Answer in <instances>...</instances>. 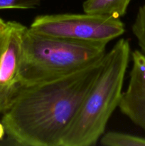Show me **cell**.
Instances as JSON below:
<instances>
[{
    "mask_svg": "<svg viewBox=\"0 0 145 146\" xmlns=\"http://www.w3.org/2000/svg\"><path fill=\"white\" fill-rule=\"evenodd\" d=\"M132 0H86L83 12L121 19L125 17Z\"/></svg>",
    "mask_w": 145,
    "mask_h": 146,
    "instance_id": "7",
    "label": "cell"
},
{
    "mask_svg": "<svg viewBox=\"0 0 145 146\" xmlns=\"http://www.w3.org/2000/svg\"><path fill=\"white\" fill-rule=\"evenodd\" d=\"M45 0H0L1 9H34Z\"/></svg>",
    "mask_w": 145,
    "mask_h": 146,
    "instance_id": "10",
    "label": "cell"
},
{
    "mask_svg": "<svg viewBox=\"0 0 145 146\" xmlns=\"http://www.w3.org/2000/svg\"><path fill=\"white\" fill-rule=\"evenodd\" d=\"M6 23H7V21H5L4 19L0 18V29H3L5 27Z\"/></svg>",
    "mask_w": 145,
    "mask_h": 146,
    "instance_id": "12",
    "label": "cell"
},
{
    "mask_svg": "<svg viewBox=\"0 0 145 146\" xmlns=\"http://www.w3.org/2000/svg\"><path fill=\"white\" fill-rule=\"evenodd\" d=\"M29 28L44 35L104 45L126 31L121 19L85 12L38 15Z\"/></svg>",
    "mask_w": 145,
    "mask_h": 146,
    "instance_id": "4",
    "label": "cell"
},
{
    "mask_svg": "<svg viewBox=\"0 0 145 146\" xmlns=\"http://www.w3.org/2000/svg\"><path fill=\"white\" fill-rule=\"evenodd\" d=\"M100 143L105 146H145V137L110 131L101 136Z\"/></svg>",
    "mask_w": 145,
    "mask_h": 146,
    "instance_id": "8",
    "label": "cell"
},
{
    "mask_svg": "<svg viewBox=\"0 0 145 146\" xmlns=\"http://www.w3.org/2000/svg\"><path fill=\"white\" fill-rule=\"evenodd\" d=\"M132 31L137 41L140 51L145 54V4L141 6L136 12L132 25Z\"/></svg>",
    "mask_w": 145,
    "mask_h": 146,
    "instance_id": "9",
    "label": "cell"
},
{
    "mask_svg": "<svg viewBox=\"0 0 145 146\" xmlns=\"http://www.w3.org/2000/svg\"><path fill=\"white\" fill-rule=\"evenodd\" d=\"M102 60L65 76L24 86L2 114L1 122L11 143L61 146L99 74Z\"/></svg>",
    "mask_w": 145,
    "mask_h": 146,
    "instance_id": "1",
    "label": "cell"
},
{
    "mask_svg": "<svg viewBox=\"0 0 145 146\" xmlns=\"http://www.w3.org/2000/svg\"><path fill=\"white\" fill-rule=\"evenodd\" d=\"M26 27L18 21H8L0 29V115L10 108L24 88L21 65Z\"/></svg>",
    "mask_w": 145,
    "mask_h": 146,
    "instance_id": "5",
    "label": "cell"
},
{
    "mask_svg": "<svg viewBox=\"0 0 145 146\" xmlns=\"http://www.w3.org/2000/svg\"><path fill=\"white\" fill-rule=\"evenodd\" d=\"M106 46L44 35L26 27L21 65L23 86L56 79L98 62L106 54Z\"/></svg>",
    "mask_w": 145,
    "mask_h": 146,
    "instance_id": "3",
    "label": "cell"
},
{
    "mask_svg": "<svg viewBox=\"0 0 145 146\" xmlns=\"http://www.w3.org/2000/svg\"><path fill=\"white\" fill-rule=\"evenodd\" d=\"M129 41L120 38L106 53L99 74L65 133L61 146L95 145L119 106L131 58Z\"/></svg>",
    "mask_w": 145,
    "mask_h": 146,
    "instance_id": "2",
    "label": "cell"
},
{
    "mask_svg": "<svg viewBox=\"0 0 145 146\" xmlns=\"http://www.w3.org/2000/svg\"><path fill=\"white\" fill-rule=\"evenodd\" d=\"M131 59L129 81L118 108L145 133V54L135 50L131 53Z\"/></svg>",
    "mask_w": 145,
    "mask_h": 146,
    "instance_id": "6",
    "label": "cell"
},
{
    "mask_svg": "<svg viewBox=\"0 0 145 146\" xmlns=\"http://www.w3.org/2000/svg\"><path fill=\"white\" fill-rule=\"evenodd\" d=\"M6 135V130L4 125L1 122H0V141H3L4 135Z\"/></svg>",
    "mask_w": 145,
    "mask_h": 146,
    "instance_id": "11",
    "label": "cell"
}]
</instances>
